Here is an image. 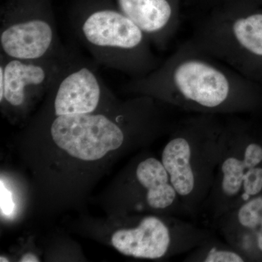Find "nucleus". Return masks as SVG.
I'll list each match as a JSON object with an SVG mask.
<instances>
[{"label":"nucleus","mask_w":262,"mask_h":262,"mask_svg":"<svg viewBox=\"0 0 262 262\" xmlns=\"http://www.w3.org/2000/svg\"><path fill=\"white\" fill-rule=\"evenodd\" d=\"M55 117L96 113L111 96L96 67L76 56L49 91Z\"/></svg>","instance_id":"0eeeda50"},{"label":"nucleus","mask_w":262,"mask_h":262,"mask_svg":"<svg viewBox=\"0 0 262 262\" xmlns=\"http://www.w3.org/2000/svg\"><path fill=\"white\" fill-rule=\"evenodd\" d=\"M192 130V119H190L183 124L177 136L166 144L162 155V163L168 171L170 183L181 196L190 194L195 186L191 165Z\"/></svg>","instance_id":"9d476101"},{"label":"nucleus","mask_w":262,"mask_h":262,"mask_svg":"<svg viewBox=\"0 0 262 262\" xmlns=\"http://www.w3.org/2000/svg\"><path fill=\"white\" fill-rule=\"evenodd\" d=\"M126 84L141 96L207 115L244 110L253 91L249 80L200 51L189 39L156 70Z\"/></svg>","instance_id":"f257e3e1"},{"label":"nucleus","mask_w":262,"mask_h":262,"mask_svg":"<svg viewBox=\"0 0 262 262\" xmlns=\"http://www.w3.org/2000/svg\"><path fill=\"white\" fill-rule=\"evenodd\" d=\"M247 170L244 160L235 157H229L224 160L222 165V188L226 195L231 196L238 194Z\"/></svg>","instance_id":"f8f14e48"},{"label":"nucleus","mask_w":262,"mask_h":262,"mask_svg":"<svg viewBox=\"0 0 262 262\" xmlns=\"http://www.w3.org/2000/svg\"><path fill=\"white\" fill-rule=\"evenodd\" d=\"M0 261H9V260H8V258H5L3 257V256H1V258H0Z\"/></svg>","instance_id":"4be33fe9"},{"label":"nucleus","mask_w":262,"mask_h":262,"mask_svg":"<svg viewBox=\"0 0 262 262\" xmlns=\"http://www.w3.org/2000/svg\"><path fill=\"white\" fill-rule=\"evenodd\" d=\"M257 244L258 247L262 251V227L258 231L257 235Z\"/></svg>","instance_id":"412c9836"},{"label":"nucleus","mask_w":262,"mask_h":262,"mask_svg":"<svg viewBox=\"0 0 262 262\" xmlns=\"http://www.w3.org/2000/svg\"><path fill=\"white\" fill-rule=\"evenodd\" d=\"M244 193L243 199L248 201L250 196L258 194L262 190V168L254 167L246 170L243 183Z\"/></svg>","instance_id":"4468645a"},{"label":"nucleus","mask_w":262,"mask_h":262,"mask_svg":"<svg viewBox=\"0 0 262 262\" xmlns=\"http://www.w3.org/2000/svg\"><path fill=\"white\" fill-rule=\"evenodd\" d=\"M255 8L224 0L204 13L189 40L249 80L262 63V12Z\"/></svg>","instance_id":"7ed1b4c3"},{"label":"nucleus","mask_w":262,"mask_h":262,"mask_svg":"<svg viewBox=\"0 0 262 262\" xmlns=\"http://www.w3.org/2000/svg\"><path fill=\"white\" fill-rule=\"evenodd\" d=\"M244 162L248 170L258 166L262 162V146L256 143H251L244 151Z\"/></svg>","instance_id":"dca6fc26"},{"label":"nucleus","mask_w":262,"mask_h":262,"mask_svg":"<svg viewBox=\"0 0 262 262\" xmlns=\"http://www.w3.org/2000/svg\"><path fill=\"white\" fill-rule=\"evenodd\" d=\"M244 258L238 253L227 250L212 249L207 254L203 261L206 262H242Z\"/></svg>","instance_id":"2eb2a0df"},{"label":"nucleus","mask_w":262,"mask_h":262,"mask_svg":"<svg viewBox=\"0 0 262 262\" xmlns=\"http://www.w3.org/2000/svg\"><path fill=\"white\" fill-rule=\"evenodd\" d=\"M237 1L243 3V4L251 5V6H256L257 3L262 2V0H237Z\"/></svg>","instance_id":"aec40b11"},{"label":"nucleus","mask_w":262,"mask_h":262,"mask_svg":"<svg viewBox=\"0 0 262 262\" xmlns=\"http://www.w3.org/2000/svg\"><path fill=\"white\" fill-rule=\"evenodd\" d=\"M112 244L125 256L156 259L163 257L168 251L170 234L161 220L149 216L136 228L117 231L112 237Z\"/></svg>","instance_id":"1a4fd4ad"},{"label":"nucleus","mask_w":262,"mask_h":262,"mask_svg":"<svg viewBox=\"0 0 262 262\" xmlns=\"http://www.w3.org/2000/svg\"><path fill=\"white\" fill-rule=\"evenodd\" d=\"M143 31L158 49L165 51L178 32L182 0H110Z\"/></svg>","instance_id":"6e6552de"},{"label":"nucleus","mask_w":262,"mask_h":262,"mask_svg":"<svg viewBox=\"0 0 262 262\" xmlns=\"http://www.w3.org/2000/svg\"><path fill=\"white\" fill-rule=\"evenodd\" d=\"M223 1L224 0H185V3L188 7L202 10L206 13Z\"/></svg>","instance_id":"a211bd4d"},{"label":"nucleus","mask_w":262,"mask_h":262,"mask_svg":"<svg viewBox=\"0 0 262 262\" xmlns=\"http://www.w3.org/2000/svg\"><path fill=\"white\" fill-rule=\"evenodd\" d=\"M0 207L1 213L5 216H10L14 213L15 205L13 201V194L5 187L3 180H1L0 184Z\"/></svg>","instance_id":"f3484780"},{"label":"nucleus","mask_w":262,"mask_h":262,"mask_svg":"<svg viewBox=\"0 0 262 262\" xmlns=\"http://www.w3.org/2000/svg\"><path fill=\"white\" fill-rule=\"evenodd\" d=\"M138 181L147 189L148 204L155 209H163L173 204L177 192L163 163L155 158L141 162L136 169Z\"/></svg>","instance_id":"9b49d317"},{"label":"nucleus","mask_w":262,"mask_h":262,"mask_svg":"<svg viewBox=\"0 0 262 262\" xmlns=\"http://www.w3.org/2000/svg\"><path fill=\"white\" fill-rule=\"evenodd\" d=\"M58 147L77 159L94 161L123 144L122 127L103 114L55 117L50 127Z\"/></svg>","instance_id":"39448f33"},{"label":"nucleus","mask_w":262,"mask_h":262,"mask_svg":"<svg viewBox=\"0 0 262 262\" xmlns=\"http://www.w3.org/2000/svg\"><path fill=\"white\" fill-rule=\"evenodd\" d=\"M20 261L21 262H37L39 261V259L37 256H34L32 253H27V254L24 255L22 258H20Z\"/></svg>","instance_id":"6ab92c4d"},{"label":"nucleus","mask_w":262,"mask_h":262,"mask_svg":"<svg viewBox=\"0 0 262 262\" xmlns=\"http://www.w3.org/2000/svg\"><path fill=\"white\" fill-rule=\"evenodd\" d=\"M0 50L22 60L74 54L60 41L52 0H6L0 10Z\"/></svg>","instance_id":"20e7f679"},{"label":"nucleus","mask_w":262,"mask_h":262,"mask_svg":"<svg viewBox=\"0 0 262 262\" xmlns=\"http://www.w3.org/2000/svg\"><path fill=\"white\" fill-rule=\"evenodd\" d=\"M76 56L22 60L0 54V102L15 110L27 108L34 98L49 92Z\"/></svg>","instance_id":"423d86ee"},{"label":"nucleus","mask_w":262,"mask_h":262,"mask_svg":"<svg viewBox=\"0 0 262 262\" xmlns=\"http://www.w3.org/2000/svg\"><path fill=\"white\" fill-rule=\"evenodd\" d=\"M237 220L243 227L248 229L262 227V196L245 203L237 213Z\"/></svg>","instance_id":"ddd939ff"},{"label":"nucleus","mask_w":262,"mask_h":262,"mask_svg":"<svg viewBox=\"0 0 262 262\" xmlns=\"http://www.w3.org/2000/svg\"><path fill=\"white\" fill-rule=\"evenodd\" d=\"M69 16L76 35L98 64L136 79L163 62L145 33L110 0H75Z\"/></svg>","instance_id":"f03ea898"}]
</instances>
